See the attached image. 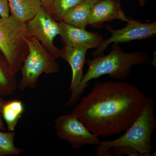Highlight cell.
Listing matches in <instances>:
<instances>
[{
    "label": "cell",
    "instance_id": "obj_1",
    "mask_svg": "<svg viewBox=\"0 0 156 156\" xmlns=\"http://www.w3.org/2000/svg\"><path fill=\"white\" fill-rule=\"evenodd\" d=\"M147 98L127 82H99L72 113L92 134L105 138L126 131L139 116Z\"/></svg>",
    "mask_w": 156,
    "mask_h": 156
},
{
    "label": "cell",
    "instance_id": "obj_2",
    "mask_svg": "<svg viewBox=\"0 0 156 156\" xmlns=\"http://www.w3.org/2000/svg\"><path fill=\"white\" fill-rule=\"evenodd\" d=\"M93 58L87 60L88 70L75 92L70 94L66 106H73L79 101L91 80L108 75L115 80H124L129 76L134 66L149 64L151 59L148 54L142 51L123 52L119 44L115 43L108 55L101 54Z\"/></svg>",
    "mask_w": 156,
    "mask_h": 156
},
{
    "label": "cell",
    "instance_id": "obj_3",
    "mask_svg": "<svg viewBox=\"0 0 156 156\" xmlns=\"http://www.w3.org/2000/svg\"><path fill=\"white\" fill-rule=\"evenodd\" d=\"M154 109L153 99L147 97L142 112L126 130V133L116 139L101 141L95 147V155L114 156L110 150L118 146L128 147L142 154H150L153 150L151 143L152 134L156 128Z\"/></svg>",
    "mask_w": 156,
    "mask_h": 156
},
{
    "label": "cell",
    "instance_id": "obj_4",
    "mask_svg": "<svg viewBox=\"0 0 156 156\" xmlns=\"http://www.w3.org/2000/svg\"><path fill=\"white\" fill-rule=\"evenodd\" d=\"M30 36L26 23L11 15L7 17L0 16V51L15 74L20 71L28 54L27 39Z\"/></svg>",
    "mask_w": 156,
    "mask_h": 156
},
{
    "label": "cell",
    "instance_id": "obj_5",
    "mask_svg": "<svg viewBox=\"0 0 156 156\" xmlns=\"http://www.w3.org/2000/svg\"><path fill=\"white\" fill-rule=\"evenodd\" d=\"M29 52L20 71L21 79L18 87L21 91L37 87L38 79L42 74H53L58 72L59 67L56 58L34 37L27 39Z\"/></svg>",
    "mask_w": 156,
    "mask_h": 156
},
{
    "label": "cell",
    "instance_id": "obj_6",
    "mask_svg": "<svg viewBox=\"0 0 156 156\" xmlns=\"http://www.w3.org/2000/svg\"><path fill=\"white\" fill-rule=\"evenodd\" d=\"M55 128L58 138L69 143L74 149L83 146H98L101 142L98 136L91 133L72 113L57 117Z\"/></svg>",
    "mask_w": 156,
    "mask_h": 156
},
{
    "label": "cell",
    "instance_id": "obj_7",
    "mask_svg": "<svg viewBox=\"0 0 156 156\" xmlns=\"http://www.w3.org/2000/svg\"><path fill=\"white\" fill-rule=\"evenodd\" d=\"M26 24L30 36L37 39L54 58L60 57V50L55 46L53 42L59 35V22L44 6Z\"/></svg>",
    "mask_w": 156,
    "mask_h": 156
},
{
    "label": "cell",
    "instance_id": "obj_8",
    "mask_svg": "<svg viewBox=\"0 0 156 156\" xmlns=\"http://www.w3.org/2000/svg\"><path fill=\"white\" fill-rule=\"evenodd\" d=\"M127 22L126 27L116 30L113 29L110 26L106 25L107 30L112 34L111 37L104 40L101 44L93 52V57L101 54L112 43H128L134 40L148 39L156 35V22L143 23L129 18Z\"/></svg>",
    "mask_w": 156,
    "mask_h": 156
},
{
    "label": "cell",
    "instance_id": "obj_9",
    "mask_svg": "<svg viewBox=\"0 0 156 156\" xmlns=\"http://www.w3.org/2000/svg\"><path fill=\"white\" fill-rule=\"evenodd\" d=\"M59 35L64 46L87 50L96 49L103 42V37L98 33L89 32L62 21L59 22Z\"/></svg>",
    "mask_w": 156,
    "mask_h": 156
},
{
    "label": "cell",
    "instance_id": "obj_10",
    "mask_svg": "<svg viewBox=\"0 0 156 156\" xmlns=\"http://www.w3.org/2000/svg\"><path fill=\"white\" fill-rule=\"evenodd\" d=\"M127 17L118 0H101L94 4L89 15V24L99 27L105 22L118 19L128 22Z\"/></svg>",
    "mask_w": 156,
    "mask_h": 156
},
{
    "label": "cell",
    "instance_id": "obj_11",
    "mask_svg": "<svg viewBox=\"0 0 156 156\" xmlns=\"http://www.w3.org/2000/svg\"><path fill=\"white\" fill-rule=\"evenodd\" d=\"M87 50L64 46L60 50V57L68 62L72 71V78L69 91L71 94L75 92L83 76V69L86 63Z\"/></svg>",
    "mask_w": 156,
    "mask_h": 156
},
{
    "label": "cell",
    "instance_id": "obj_12",
    "mask_svg": "<svg viewBox=\"0 0 156 156\" xmlns=\"http://www.w3.org/2000/svg\"><path fill=\"white\" fill-rule=\"evenodd\" d=\"M11 16L20 22H28L43 6L41 0H9Z\"/></svg>",
    "mask_w": 156,
    "mask_h": 156
},
{
    "label": "cell",
    "instance_id": "obj_13",
    "mask_svg": "<svg viewBox=\"0 0 156 156\" xmlns=\"http://www.w3.org/2000/svg\"><path fill=\"white\" fill-rule=\"evenodd\" d=\"M93 5L89 0H85L69 10L65 15L62 22L77 28L85 29L89 24L90 11Z\"/></svg>",
    "mask_w": 156,
    "mask_h": 156
},
{
    "label": "cell",
    "instance_id": "obj_14",
    "mask_svg": "<svg viewBox=\"0 0 156 156\" xmlns=\"http://www.w3.org/2000/svg\"><path fill=\"white\" fill-rule=\"evenodd\" d=\"M16 74L0 51V96H10L18 88Z\"/></svg>",
    "mask_w": 156,
    "mask_h": 156
},
{
    "label": "cell",
    "instance_id": "obj_15",
    "mask_svg": "<svg viewBox=\"0 0 156 156\" xmlns=\"http://www.w3.org/2000/svg\"><path fill=\"white\" fill-rule=\"evenodd\" d=\"M24 112V106L22 101L14 99L5 101L2 109V117L8 131H14Z\"/></svg>",
    "mask_w": 156,
    "mask_h": 156
},
{
    "label": "cell",
    "instance_id": "obj_16",
    "mask_svg": "<svg viewBox=\"0 0 156 156\" xmlns=\"http://www.w3.org/2000/svg\"><path fill=\"white\" fill-rule=\"evenodd\" d=\"M14 131H0V156H17L23 152L22 149L15 146Z\"/></svg>",
    "mask_w": 156,
    "mask_h": 156
},
{
    "label": "cell",
    "instance_id": "obj_17",
    "mask_svg": "<svg viewBox=\"0 0 156 156\" xmlns=\"http://www.w3.org/2000/svg\"><path fill=\"white\" fill-rule=\"evenodd\" d=\"M85 0H53L51 14L58 22L62 21L65 14Z\"/></svg>",
    "mask_w": 156,
    "mask_h": 156
},
{
    "label": "cell",
    "instance_id": "obj_18",
    "mask_svg": "<svg viewBox=\"0 0 156 156\" xmlns=\"http://www.w3.org/2000/svg\"><path fill=\"white\" fill-rule=\"evenodd\" d=\"M114 155L121 156L127 155L129 156H151V154H142L132 148L125 146L115 147L113 148Z\"/></svg>",
    "mask_w": 156,
    "mask_h": 156
},
{
    "label": "cell",
    "instance_id": "obj_19",
    "mask_svg": "<svg viewBox=\"0 0 156 156\" xmlns=\"http://www.w3.org/2000/svg\"><path fill=\"white\" fill-rule=\"evenodd\" d=\"M10 16L9 0H0V16L7 17Z\"/></svg>",
    "mask_w": 156,
    "mask_h": 156
},
{
    "label": "cell",
    "instance_id": "obj_20",
    "mask_svg": "<svg viewBox=\"0 0 156 156\" xmlns=\"http://www.w3.org/2000/svg\"><path fill=\"white\" fill-rule=\"evenodd\" d=\"M6 101L3 99L2 97L0 96V131H5L6 130L5 127L4 125V122L2 117V109L5 101Z\"/></svg>",
    "mask_w": 156,
    "mask_h": 156
},
{
    "label": "cell",
    "instance_id": "obj_21",
    "mask_svg": "<svg viewBox=\"0 0 156 156\" xmlns=\"http://www.w3.org/2000/svg\"><path fill=\"white\" fill-rule=\"evenodd\" d=\"M43 6L51 14V5L53 0H41Z\"/></svg>",
    "mask_w": 156,
    "mask_h": 156
},
{
    "label": "cell",
    "instance_id": "obj_22",
    "mask_svg": "<svg viewBox=\"0 0 156 156\" xmlns=\"http://www.w3.org/2000/svg\"><path fill=\"white\" fill-rule=\"evenodd\" d=\"M118 1H119V0H118ZM140 5V6H144L145 4V0H139Z\"/></svg>",
    "mask_w": 156,
    "mask_h": 156
},
{
    "label": "cell",
    "instance_id": "obj_23",
    "mask_svg": "<svg viewBox=\"0 0 156 156\" xmlns=\"http://www.w3.org/2000/svg\"><path fill=\"white\" fill-rule=\"evenodd\" d=\"M89 1H91L93 4H95L98 2H100V1H101V0H89Z\"/></svg>",
    "mask_w": 156,
    "mask_h": 156
}]
</instances>
